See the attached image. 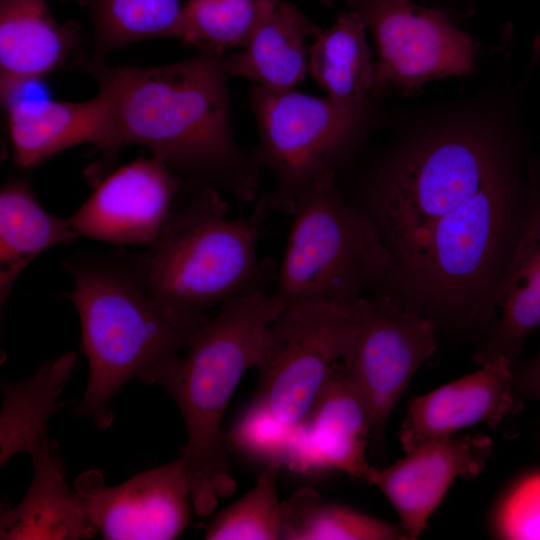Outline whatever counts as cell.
<instances>
[{
    "mask_svg": "<svg viewBox=\"0 0 540 540\" xmlns=\"http://www.w3.org/2000/svg\"><path fill=\"white\" fill-rule=\"evenodd\" d=\"M33 478L13 508L1 506L0 539H86L97 532L65 479L59 449L47 439L31 454Z\"/></svg>",
    "mask_w": 540,
    "mask_h": 540,
    "instance_id": "cell-19",
    "label": "cell"
},
{
    "mask_svg": "<svg viewBox=\"0 0 540 540\" xmlns=\"http://www.w3.org/2000/svg\"><path fill=\"white\" fill-rule=\"evenodd\" d=\"M76 1L81 5H86L87 4V0H76Z\"/></svg>",
    "mask_w": 540,
    "mask_h": 540,
    "instance_id": "cell-33",
    "label": "cell"
},
{
    "mask_svg": "<svg viewBox=\"0 0 540 540\" xmlns=\"http://www.w3.org/2000/svg\"><path fill=\"white\" fill-rule=\"evenodd\" d=\"M529 200L522 164L487 183L391 260L381 296L475 344L514 254Z\"/></svg>",
    "mask_w": 540,
    "mask_h": 540,
    "instance_id": "cell-2",
    "label": "cell"
},
{
    "mask_svg": "<svg viewBox=\"0 0 540 540\" xmlns=\"http://www.w3.org/2000/svg\"><path fill=\"white\" fill-rule=\"evenodd\" d=\"M512 382L518 401L534 399L540 401V352L512 368ZM540 442V422L537 433Z\"/></svg>",
    "mask_w": 540,
    "mask_h": 540,
    "instance_id": "cell-31",
    "label": "cell"
},
{
    "mask_svg": "<svg viewBox=\"0 0 540 540\" xmlns=\"http://www.w3.org/2000/svg\"><path fill=\"white\" fill-rule=\"evenodd\" d=\"M318 1L325 6H332L335 2V0H318Z\"/></svg>",
    "mask_w": 540,
    "mask_h": 540,
    "instance_id": "cell-32",
    "label": "cell"
},
{
    "mask_svg": "<svg viewBox=\"0 0 540 540\" xmlns=\"http://www.w3.org/2000/svg\"><path fill=\"white\" fill-rule=\"evenodd\" d=\"M491 451L486 435L454 434L422 442L386 468L370 466L363 479L389 500L408 538L417 539L454 480L478 475Z\"/></svg>",
    "mask_w": 540,
    "mask_h": 540,
    "instance_id": "cell-14",
    "label": "cell"
},
{
    "mask_svg": "<svg viewBox=\"0 0 540 540\" xmlns=\"http://www.w3.org/2000/svg\"><path fill=\"white\" fill-rule=\"evenodd\" d=\"M492 530L500 539L540 540V469L523 473L504 491Z\"/></svg>",
    "mask_w": 540,
    "mask_h": 540,
    "instance_id": "cell-29",
    "label": "cell"
},
{
    "mask_svg": "<svg viewBox=\"0 0 540 540\" xmlns=\"http://www.w3.org/2000/svg\"><path fill=\"white\" fill-rule=\"evenodd\" d=\"M265 218L227 217L221 193L185 181L156 241L140 253L147 286L180 326L197 330L223 305L271 292L278 264L260 258Z\"/></svg>",
    "mask_w": 540,
    "mask_h": 540,
    "instance_id": "cell-5",
    "label": "cell"
},
{
    "mask_svg": "<svg viewBox=\"0 0 540 540\" xmlns=\"http://www.w3.org/2000/svg\"><path fill=\"white\" fill-rule=\"evenodd\" d=\"M357 328L342 364L367 402L373 448L384 451L388 419L417 370L437 349V328L390 296L354 303Z\"/></svg>",
    "mask_w": 540,
    "mask_h": 540,
    "instance_id": "cell-11",
    "label": "cell"
},
{
    "mask_svg": "<svg viewBox=\"0 0 540 540\" xmlns=\"http://www.w3.org/2000/svg\"><path fill=\"white\" fill-rule=\"evenodd\" d=\"M70 219L47 212L26 180H12L0 192V305L24 268L45 250L78 238Z\"/></svg>",
    "mask_w": 540,
    "mask_h": 540,
    "instance_id": "cell-22",
    "label": "cell"
},
{
    "mask_svg": "<svg viewBox=\"0 0 540 540\" xmlns=\"http://www.w3.org/2000/svg\"><path fill=\"white\" fill-rule=\"evenodd\" d=\"M8 125L15 163L33 167L81 143L100 149L105 133L106 99L98 94L84 102L14 100Z\"/></svg>",
    "mask_w": 540,
    "mask_h": 540,
    "instance_id": "cell-20",
    "label": "cell"
},
{
    "mask_svg": "<svg viewBox=\"0 0 540 540\" xmlns=\"http://www.w3.org/2000/svg\"><path fill=\"white\" fill-rule=\"evenodd\" d=\"M523 156L521 139L497 126L471 119L431 127L378 158L349 201L373 222L392 260Z\"/></svg>",
    "mask_w": 540,
    "mask_h": 540,
    "instance_id": "cell-4",
    "label": "cell"
},
{
    "mask_svg": "<svg viewBox=\"0 0 540 540\" xmlns=\"http://www.w3.org/2000/svg\"><path fill=\"white\" fill-rule=\"evenodd\" d=\"M106 99L100 151L106 163L125 145L149 148L185 181L242 202L257 196L260 166L233 137L222 55L200 52L171 64L108 67L82 61Z\"/></svg>",
    "mask_w": 540,
    "mask_h": 540,
    "instance_id": "cell-1",
    "label": "cell"
},
{
    "mask_svg": "<svg viewBox=\"0 0 540 540\" xmlns=\"http://www.w3.org/2000/svg\"><path fill=\"white\" fill-rule=\"evenodd\" d=\"M291 216L270 292L279 313L303 304L351 306L367 291L383 294L389 252L369 217L342 194L335 175L319 180Z\"/></svg>",
    "mask_w": 540,
    "mask_h": 540,
    "instance_id": "cell-7",
    "label": "cell"
},
{
    "mask_svg": "<svg viewBox=\"0 0 540 540\" xmlns=\"http://www.w3.org/2000/svg\"><path fill=\"white\" fill-rule=\"evenodd\" d=\"M278 314L270 292L223 305L193 334L163 387L185 422L188 479L193 510L200 516L211 514L237 488L222 419L242 376L258 365L267 328Z\"/></svg>",
    "mask_w": 540,
    "mask_h": 540,
    "instance_id": "cell-6",
    "label": "cell"
},
{
    "mask_svg": "<svg viewBox=\"0 0 540 540\" xmlns=\"http://www.w3.org/2000/svg\"><path fill=\"white\" fill-rule=\"evenodd\" d=\"M513 365L498 357L471 374L411 398L399 433L403 451L477 424L497 427L519 407Z\"/></svg>",
    "mask_w": 540,
    "mask_h": 540,
    "instance_id": "cell-15",
    "label": "cell"
},
{
    "mask_svg": "<svg viewBox=\"0 0 540 540\" xmlns=\"http://www.w3.org/2000/svg\"><path fill=\"white\" fill-rule=\"evenodd\" d=\"M77 363V354L67 352L46 362L28 379L19 383L3 382L0 414V465L18 453L36 450L48 436L46 426L62 406L58 397Z\"/></svg>",
    "mask_w": 540,
    "mask_h": 540,
    "instance_id": "cell-23",
    "label": "cell"
},
{
    "mask_svg": "<svg viewBox=\"0 0 540 540\" xmlns=\"http://www.w3.org/2000/svg\"><path fill=\"white\" fill-rule=\"evenodd\" d=\"M281 0H187L176 38L183 44L224 55L244 47Z\"/></svg>",
    "mask_w": 540,
    "mask_h": 540,
    "instance_id": "cell-26",
    "label": "cell"
},
{
    "mask_svg": "<svg viewBox=\"0 0 540 540\" xmlns=\"http://www.w3.org/2000/svg\"><path fill=\"white\" fill-rule=\"evenodd\" d=\"M184 182L159 159L139 158L101 180L70 222L79 236L149 247Z\"/></svg>",
    "mask_w": 540,
    "mask_h": 540,
    "instance_id": "cell-13",
    "label": "cell"
},
{
    "mask_svg": "<svg viewBox=\"0 0 540 540\" xmlns=\"http://www.w3.org/2000/svg\"><path fill=\"white\" fill-rule=\"evenodd\" d=\"M321 32L297 6L281 0L243 49L224 59V70L267 89L291 90L308 70L307 38Z\"/></svg>",
    "mask_w": 540,
    "mask_h": 540,
    "instance_id": "cell-21",
    "label": "cell"
},
{
    "mask_svg": "<svg viewBox=\"0 0 540 540\" xmlns=\"http://www.w3.org/2000/svg\"><path fill=\"white\" fill-rule=\"evenodd\" d=\"M280 467L276 463L267 464L255 485L213 519L205 532V538L279 540L281 502L276 483Z\"/></svg>",
    "mask_w": 540,
    "mask_h": 540,
    "instance_id": "cell-28",
    "label": "cell"
},
{
    "mask_svg": "<svg viewBox=\"0 0 540 540\" xmlns=\"http://www.w3.org/2000/svg\"><path fill=\"white\" fill-rule=\"evenodd\" d=\"M529 200L511 262L493 302V320L476 343L473 362L497 357L517 362L528 336L540 326V159L526 165Z\"/></svg>",
    "mask_w": 540,
    "mask_h": 540,
    "instance_id": "cell-16",
    "label": "cell"
},
{
    "mask_svg": "<svg viewBox=\"0 0 540 540\" xmlns=\"http://www.w3.org/2000/svg\"><path fill=\"white\" fill-rule=\"evenodd\" d=\"M251 104L259 131L253 156L276 181L255 210L264 218L277 212L292 215L319 180L336 176L346 164L357 144L365 103L258 85Z\"/></svg>",
    "mask_w": 540,
    "mask_h": 540,
    "instance_id": "cell-8",
    "label": "cell"
},
{
    "mask_svg": "<svg viewBox=\"0 0 540 540\" xmlns=\"http://www.w3.org/2000/svg\"><path fill=\"white\" fill-rule=\"evenodd\" d=\"M79 43L47 0H0V95L7 106L28 83L59 68Z\"/></svg>",
    "mask_w": 540,
    "mask_h": 540,
    "instance_id": "cell-18",
    "label": "cell"
},
{
    "mask_svg": "<svg viewBox=\"0 0 540 540\" xmlns=\"http://www.w3.org/2000/svg\"><path fill=\"white\" fill-rule=\"evenodd\" d=\"M99 53L139 41L176 38L179 0H87Z\"/></svg>",
    "mask_w": 540,
    "mask_h": 540,
    "instance_id": "cell-27",
    "label": "cell"
},
{
    "mask_svg": "<svg viewBox=\"0 0 540 540\" xmlns=\"http://www.w3.org/2000/svg\"><path fill=\"white\" fill-rule=\"evenodd\" d=\"M356 328L354 304L282 310L267 328L251 403L289 429L301 426Z\"/></svg>",
    "mask_w": 540,
    "mask_h": 540,
    "instance_id": "cell-9",
    "label": "cell"
},
{
    "mask_svg": "<svg viewBox=\"0 0 540 540\" xmlns=\"http://www.w3.org/2000/svg\"><path fill=\"white\" fill-rule=\"evenodd\" d=\"M283 540H405L400 525L329 502L313 487L297 489L281 502Z\"/></svg>",
    "mask_w": 540,
    "mask_h": 540,
    "instance_id": "cell-25",
    "label": "cell"
},
{
    "mask_svg": "<svg viewBox=\"0 0 540 540\" xmlns=\"http://www.w3.org/2000/svg\"><path fill=\"white\" fill-rule=\"evenodd\" d=\"M373 35L374 90L412 92L473 69L478 43L444 11L411 0H346Z\"/></svg>",
    "mask_w": 540,
    "mask_h": 540,
    "instance_id": "cell-10",
    "label": "cell"
},
{
    "mask_svg": "<svg viewBox=\"0 0 540 540\" xmlns=\"http://www.w3.org/2000/svg\"><path fill=\"white\" fill-rule=\"evenodd\" d=\"M74 490L90 525L108 540L175 539L193 509L184 446L172 462L116 486H107L100 470L85 471Z\"/></svg>",
    "mask_w": 540,
    "mask_h": 540,
    "instance_id": "cell-12",
    "label": "cell"
},
{
    "mask_svg": "<svg viewBox=\"0 0 540 540\" xmlns=\"http://www.w3.org/2000/svg\"><path fill=\"white\" fill-rule=\"evenodd\" d=\"M365 30L357 13L344 11L310 48L308 70L334 101L364 104L374 90V62Z\"/></svg>",
    "mask_w": 540,
    "mask_h": 540,
    "instance_id": "cell-24",
    "label": "cell"
},
{
    "mask_svg": "<svg viewBox=\"0 0 540 540\" xmlns=\"http://www.w3.org/2000/svg\"><path fill=\"white\" fill-rule=\"evenodd\" d=\"M294 431L250 404L233 428L224 434V441L227 449L282 466Z\"/></svg>",
    "mask_w": 540,
    "mask_h": 540,
    "instance_id": "cell-30",
    "label": "cell"
},
{
    "mask_svg": "<svg viewBox=\"0 0 540 540\" xmlns=\"http://www.w3.org/2000/svg\"><path fill=\"white\" fill-rule=\"evenodd\" d=\"M373 419L367 402L337 362L305 422L297 428L295 449L305 473L334 468L364 478L369 465L366 449Z\"/></svg>",
    "mask_w": 540,
    "mask_h": 540,
    "instance_id": "cell-17",
    "label": "cell"
},
{
    "mask_svg": "<svg viewBox=\"0 0 540 540\" xmlns=\"http://www.w3.org/2000/svg\"><path fill=\"white\" fill-rule=\"evenodd\" d=\"M74 279L65 294L81 323L89 378L76 413L99 428L113 421L110 402L128 381L164 387L196 330L178 325L152 296L139 254L122 250L62 261Z\"/></svg>",
    "mask_w": 540,
    "mask_h": 540,
    "instance_id": "cell-3",
    "label": "cell"
}]
</instances>
